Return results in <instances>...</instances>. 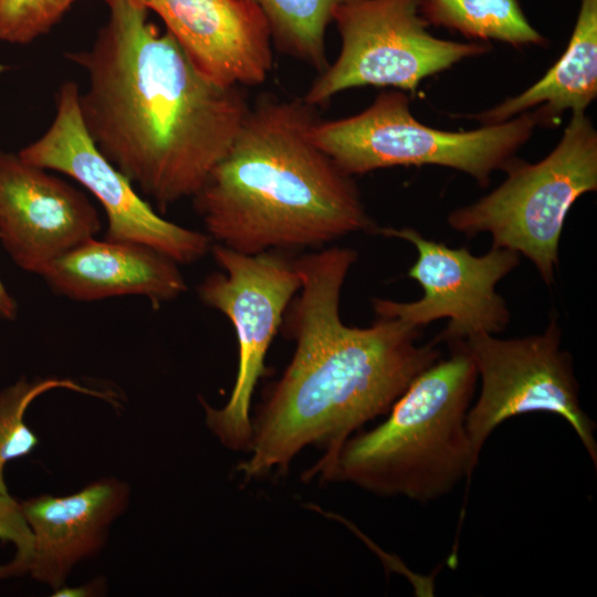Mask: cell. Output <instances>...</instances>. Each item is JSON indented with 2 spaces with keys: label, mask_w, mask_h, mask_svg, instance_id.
I'll use <instances>...</instances> for the list:
<instances>
[{
  "label": "cell",
  "mask_w": 597,
  "mask_h": 597,
  "mask_svg": "<svg viewBox=\"0 0 597 597\" xmlns=\"http://www.w3.org/2000/svg\"><path fill=\"white\" fill-rule=\"evenodd\" d=\"M597 96V0H580L568 45L544 76L522 93L473 117L483 125L535 112L538 123L585 112Z\"/></svg>",
  "instance_id": "cell-16"
},
{
  "label": "cell",
  "mask_w": 597,
  "mask_h": 597,
  "mask_svg": "<svg viewBox=\"0 0 597 597\" xmlns=\"http://www.w3.org/2000/svg\"><path fill=\"white\" fill-rule=\"evenodd\" d=\"M538 118L525 112L506 122L469 132H449L420 123L404 91H384L358 114L316 119L310 138L346 175L395 166L436 165L470 175L488 186L531 138Z\"/></svg>",
  "instance_id": "cell-5"
},
{
  "label": "cell",
  "mask_w": 597,
  "mask_h": 597,
  "mask_svg": "<svg viewBox=\"0 0 597 597\" xmlns=\"http://www.w3.org/2000/svg\"><path fill=\"white\" fill-rule=\"evenodd\" d=\"M76 83H63L48 130L18 155L34 166L62 172L87 189L107 218L105 239L148 245L178 264H191L210 252L207 233L160 217L133 184L98 150L80 113Z\"/></svg>",
  "instance_id": "cell-10"
},
{
  "label": "cell",
  "mask_w": 597,
  "mask_h": 597,
  "mask_svg": "<svg viewBox=\"0 0 597 597\" xmlns=\"http://www.w3.org/2000/svg\"><path fill=\"white\" fill-rule=\"evenodd\" d=\"M317 119L303 100L262 98L192 197L208 237L256 254L320 247L376 231L352 176L310 138Z\"/></svg>",
  "instance_id": "cell-3"
},
{
  "label": "cell",
  "mask_w": 597,
  "mask_h": 597,
  "mask_svg": "<svg viewBox=\"0 0 597 597\" xmlns=\"http://www.w3.org/2000/svg\"><path fill=\"white\" fill-rule=\"evenodd\" d=\"M76 1L0 0V40L12 44L34 41L48 33Z\"/></svg>",
  "instance_id": "cell-20"
},
{
  "label": "cell",
  "mask_w": 597,
  "mask_h": 597,
  "mask_svg": "<svg viewBox=\"0 0 597 597\" xmlns=\"http://www.w3.org/2000/svg\"><path fill=\"white\" fill-rule=\"evenodd\" d=\"M452 354L417 376L379 426L322 455L303 479L347 482L379 496L439 499L478 465L465 427L478 378L469 355Z\"/></svg>",
  "instance_id": "cell-4"
},
{
  "label": "cell",
  "mask_w": 597,
  "mask_h": 597,
  "mask_svg": "<svg viewBox=\"0 0 597 597\" xmlns=\"http://www.w3.org/2000/svg\"><path fill=\"white\" fill-rule=\"evenodd\" d=\"M92 46L66 57L85 70L83 124L98 150L159 211L193 197L250 111L242 86L205 76L134 0H112Z\"/></svg>",
  "instance_id": "cell-1"
},
{
  "label": "cell",
  "mask_w": 597,
  "mask_h": 597,
  "mask_svg": "<svg viewBox=\"0 0 597 597\" xmlns=\"http://www.w3.org/2000/svg\"><path fill=\"white\" fill-rule=\"evenodd\" d=\"M0 541L12 543L15 547L13 559L0 565V579L24 576L32 556L34 538L21 502L9 493H0Z\"/></svg>",
  "instance_id": "cell-21"
},
{
  "label": "cell",
  "mask_w": 597,
  "mask_h": 597,
  "mask_svg": "<svg viewBox=\"0 0 597 597\" xmlns=\"http://www.w3.org/2000/svg\"><path fill=\"white\" fill-rule=\"evenodd\" d=\"M107 590L106 579L102 576L82 584L77 587H67L66 585L53 590L54 597H90L102 596Z\"/></svg>",
  "instance_id": "cell-22"
},
{
  "label": "cell",
  "mask_w": 597,
  "mask_h": 597,
  "mask_svg": "<svg viewBox=\"0 0 597 597\" xmlns=\"http://www.w3.org/2000/svg\"><path fill=\"white\" fill-rule=\"evenodd\" d=\"M101 230L87 196L48 169L0 151V240L22 270L43 275Z\"/></svg>",
  "instance_id": "cell-12"
},
{
  "label": "cell",
  "mask_w": 597,
  "mask_h": 597,
  "mask_svg": "<svg viewBox=\"0 0 597 597\" xmlns=\"http://www.w3.org/2000/svg\"><path fill=\"white\" fill-rule=\"evenodd\" d=\"M130 486L116 478H101L80 491L41 494L21 502L34 546L25 575L55 590L73 568L105 546L112 523L129 505Z\"/></svg>",
  "instance_id": "cell-14"
},
{
  "label": "cell",
  "mask_w": 597,
  "mask_h": 597,
  "mask_svg": "<svg viewBox=\"0 0 597 597\" xmlns=\"http://www.w3.org/2000/svg\"><path fill=\"white\" fill-rule=\"evenodd\" d=\"M492 192L448 216L449 226L474 237L488 232L496 248L523 254L551 285L566 216L576 200L597 190V132L585 112H573L555 148L542 160L514 159Z\"/></svg>",
  "instance_id": "cell-6"
},
{
  "label": "cell",
  "mask_w": 597,
  "mask_h": 597,
  "mask_svg": "<svg viewBox=\"0 0 597 597\" xmlns=\"http://www.w3.org/2000/svg\"><path fill=\"white\" fill-rule=\"evenodd\" d=\"M211 254L220 272L207 275L197 287L199 298L224 314L238 341V370L230 397L214 408L202 398L206 425L231 451L248 452L252 438L251 401L266 373L265 357L283 315L301 289L294 259L283 251L245 254L213 243Z\"/></svg>",
  "instance_id": "cell-7"
},
{
  "label": "cell",
  "mask_w": 597,
  "mask_h": 597,
  "mask_svg": "<svg viewBox=\"0 0 597 597\" xmlns=\"http://www.w3.org/2000/svg\"><path fill=\"white\" fill-rule=\"evenodd\" d=\"M63 388L103 399L117 407V395L108 390L92 389L69 378H21L0 392V493H9L4 482L8 462L30 454L40 443L28 427L24 415L31 402L42 394Z\"/></svg>",
  "instance_id": "cell-19"
},
{
  "label": "cell",
  "mask_w": 597,
  "mask_h": 597,
  "mask_svg": "<svg viewBox=\"0 0 597 597\" xmlns=\"http://www.w3.org/2000/svg\"><path fill=\"white\" fill-rule=\"evenodd\" d=\"M332 21L341 35V50L302 98L313 107L354 87L415 92L425 78L492 48L489 42L432 35L419 0H346L335 9Z\"/></svg>",
  "instance_id": "cell-8"
},
{
  "label": "cell",
  "mask_w": 597,
  "mask_h": 597,
  "mask_svg": "<svg viewBox=\"0 0 597 597\" xmlns=\"http://www.w3.org/2000/svg\"><path fill=\"white\" fill-rule=\"evenodd\" d=\"M419 11L428 25L455 31L472 41L495 40L514 48L546 42L519 0H419Z\"/></svg>",
  "instance_id": "cell-17"
},
{
  "label": "cell",
  "mask_w": 597,
  "mask_h": 597,
  "mask_svg": "<svg viewBox=\"0 0 597 597\" xmlns=\"http://www.w3.org/2000/svg\"><path fill=\"white\" fill-rule=\"evenodd\" d=\"M356 259L342 247L294 259L301 289L285 312V334L295 350L251 418L248 458L237 467L244 481L282 475L310 446L334 454L440 359L436 343L418 345L421 328L401 320L342 322L341 292Z\"/></svg>",
  "instance_id": "cell-2"
},
{
  "label": "cell",
  "mask_w": 597,
  "mask_h": 597,
  "mask_svg": "<svg viewBox=\"0 0 597 597\" xmlns=\"http://www.w3.org/2000/svg\"><path fill=\"white\" fill-rule=\"evenodd\" d=\"M178 265L142 243L92 238L56 259L42 277L52 291L73 301L139 295L157 307L187 291Z\"/></svg>",
  "instance_id": "cell-15"
},
{
  "label": "cell",
  "mask_w": 597,
  "mask_h": 597,
  "mask_svg": "<svg viewBox=\"0 0 597 597\" xmlns=\"http://www.w3.org/2000/svg\"><path fill=\"white\" fill-rule=\"evenodd\" d=\"M18 314V304L0 280V317L14 320Z\"/></svg>",
  "instance_id": "cell-23"
},
{
  "label": "cell",
  "mask_w": 597,
  "mask_h": 597,
  "mask_svg": "<svg viewBox=\"0 0 597 597\" xmlns=\"http://www.w3.org/2000/svg\"><path fill=\"white\" fill-rule=\"evenodd\" d=\"M155 12L195 66L221 85L262 84L273 64L272 35L250 0H134Z\"/></svg>",
  "instance_id": "cell-13"
},
{
  "label": "cell",
  "mask_w": 597,
  "mask_h": 597,
  "mask_svg": "<svg viewBox=\"0 0 597 597\" xmlns=\"http://www.w3.org/2000/svg\"><path fill=\"white\" fill-rule=\"evenodd\" d=\"M561 328L552 317L542 334L501 339L479 333L452 343L469 355L481 378L480 396L465 418L478 460L484 442L503 421L549 412L568 422L597 465L595 425L580 407L572 358L561 348Z\"/></svg>",
  "instance_id": "cell-9"
},
{
  "label": "cell",
  "mask_w": 597,
  "mask_h": 597,
  "mask_svg": "<svg viewBox=\"0 0 597 597\" xmlns=\"http://www.w3.org/2000/svg\"><path fill=\"white\" fill-rule=\"evenodd\" d=\"M375 232L406 240L417 249V260L408 275L423 291L413 302L373 298L378 317L398 318L420 328L448 318L439 339L449 344L473 334L499 333L506 327L510 313L495 286L519 265L517 252L492 247L488 253L474 255L467 248L453 249L426 239L411 228H377Z\"/></svg>",
  "instance_id": "cell-11"
},
{
  "label": "cell",
  "mask_w": 597,
  "mask_h": 597,
  "mask_svg": "<svg viewBox=\"0 0 597 597\" xmlns=\"http://www.w3.org/2000/svg\"><path fill=\"white\" fill-rule=\"evenodd\" d=\"M268 19L272 43L279 51L323 72L329 64L327 27L335 9L346 0H250Z\"/></svg>",
  "instance_id": "cell-18"
}]
</instances>
